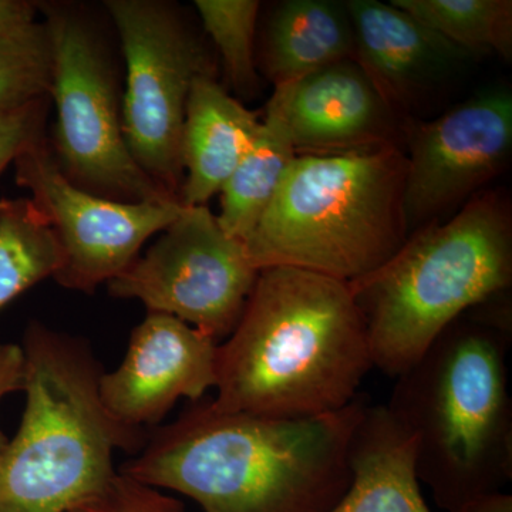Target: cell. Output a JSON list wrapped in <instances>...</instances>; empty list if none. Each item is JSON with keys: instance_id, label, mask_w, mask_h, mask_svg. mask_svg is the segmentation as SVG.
Masks as SVG:
<instances>
[{"instance_id": "obj_1", "label": "cell", "mask_w": 512, "mask_h": 512, "mask_svg": "<svg viewBox=\"0 0 512 512\" xmlns=\"http://www.w3.org/2000/svg\"><path fill=\"white\" fill-rule=\"evenodd\" d=\"M367 403L274 419L191 403L151 431L120 473L195 501L204 512H328L352 481L350 447Z\"/></svg>"}, {"instance_id": "obj_2", "label": "cell", "mask_w": 512, "mask_h": 512, "mask_svg": "<svg viewBox=\"0 0 512 512\" xmlns=\"http://www.w3.org/2000/svg\"><path fill=\"white\" fill-rule=\"evenodd\" d=\"M365 319L349 282L269 266L217 352L222 412L312 419L345 409L373 369Z\"/></svg>"}, {"instance_id": "obj_3", "label": "cell", "mask_w": 512, "mask_h": 512, "mask_svg": "<svg viewBox=\"0 0 512 512\" xmlns=\"http://www.w3.org/2000/svg\"><path fill=\"white\" fill-rule=\"evenodd\" d=\"M511 340L504 292L454 320L397 377L386 407L413 437L417 478L441 510L460 512L511 481Z\"/></svg>"}, {"instance_id": "obj_4", "label": "cell", "mask_w": 512, "mask_h": 512, "mask_svg": "<svg viewBox=\"0 0 512 512\" xmlns=\"http://www.w3.org/2000/svg\"><path fill=\"white\" fill-rule=\"evenodd\" d=\"M20 348L25 410L0 453V512H70L117 476L114 451L138 453L147 433L104 409L86 340L33 320Z\"/></svg>"}, {"instance_id": "obj_5", "label": "cell", "mask_w": 512, "mask_h": 512, "mask_svg": "<svg viewBox=\"0 0 512 512\" xmlns=\"http://www.w3.org/2000/svg\"><path fill=\"white\" fill-rule=\"evenodd\" d=\"M349 284L373 365L387 376L403 375L454 320L510 291L507 192H481L448 220L413 232L386 264Z\"/></svg>"}, {"instance_id": "obj_6", "label": "cell", "mask_w": 512, "mask_h": 512, "mask_svg": "<svg viewBox=\"0 0 512 512\" xmlns=\"http://www.w3.org/2000/svg\"><path fill=\"white\" fill-rule=\"evenodd\" d=\"M402 147L298 156L245 239L256 269L292 266L355 282L409 238Z\"/></svg>"}, {"instance_id": "obj_7", "label": "cell", "mask_w": 512, "mask_h": 512, "mask_svg": "<svg viewBox=\"0 0 512 512\" xmlns=\"http://www.w3.org/2000/svg\"><path fill=\"white\" fill-rule=\"evenodd\" d=\"M53 50L50 103L56 110L55 146L70 183L107 200L177 201L138 167L123 133L116 67L96 20L83 6L37 2Z\"/></svg>"}, {"instance_id": "obj_8", "label": "cell", "mask_w": 512, "mask_h": 512, "mask_svg": "<svg viewBox=\"0 0 512 512\" xmlns=\"http://www.w3.org/2000/svg\"><path fill=\"white\" fill-rule=\"evenodd\" d=\"M104 8L126 63L121 117L128 150L147 177L178 201L188 97L198 77L215 76L214 57L173 3L107 0Z\"/></svg>"}, {"instance_id": "obj_9", "label": "cell", "mask_w": 512, "mask_h": 512, "mask_svg": "<svg viewBox=\"0 0 512 512\" xmlns=\"http://www.w3.org/2000/svg\"><path fill=\"white\" fill-rule=\"evenodd\" d=\"M259 269L207 205L183 207L146 254L109 282L114 298L183 320L225 340L237 328Z\"/></svg>"}, {"instance_id": "obj_10", "label": "cell", "mask_w": 512, "mask_h": 512, "mask_svg": "<svg viewBox=\"0 0 512 512\" xmlns=\"http://www.w3.org/2000/svg\"><path fill=\"white\" fill-rule=\"evenodd\" d=\"M16 183L52 225L63 264L55 281L70 291L93 293L138 258L148 239L178 217V201L120 202L70 183L43 137L16 158Z\"/></svg>"}, {"instance_id": "obj_11", "label": "cell", "mask_w": 512, "mask_h": 512, "mask_svg": "<svg viewBox=\"0 0 512 512\" xmlns=\"http://www.w3.org/2000/svg\"><path fill=\"white\" fill-rule=\"evenodd\" d=\"M404 218L409 235L457 214L507 170L512 94L491 87L429 121H409Z\"/></svg>"}, {"instance_id": "obj_12", "label": "cell", "mask_w": 512, "mask_h": 512, "mask_svg": "<svg viewBox=\"0 0 512 512\" xmlns=\"http://www.w3.org/2000/svg\"><path fill=\"white\" fill-rule=\"evenodd\" d=\"M220 343L164 313L148 312L130 335L123 362L103 372L104 409L126 429L157 426L180 399H204L217 383Z\"/></svg>"}, {"instance_id": "obj_13", "label": "cell", "mask_w": 512, "mask_h": 512, "mask_svg": "<svg viewBox=\"0 0 512 512\" xmlns=\"http://www.w3.org/2000/svg\"><path fill=\"white\" fill-rule=\"evenodd\" d=\"M266 110L285 124L298 156L404 148L409 126L355 59L274 87Z\"/></svg>"}, {"instance_id": "obj_14", "label": "cell", "mask_w": 512, "mask_h": 512, "mask_svg": "<svg viewBox=\"0 0 512 512\" xmlns=\"http://www.w3.org/2000/svg\"><path fill=\"white\" fill-rule=\"evenodd\" d=\"M356 60L404 120L433 101L474 57L406 10L379 0H348Z\"/></svg>"}, {"instance_id": "obj_15", "label": "cell", "mask_w": 512, "mask_h": 512, "mask_svg": "<svg viewBox=\"0 0 512 512\" xmlns=\"http://www.w3.org/2000/svg\"><path fill=\"white\" fill-rule=\"evenodd\" d=\"M262 119L227 92L215 76L195 80L181 137L183 207L207 205L221 192L254 143Z\"/></svg>"}, {"instance_id": "obj_16", "label": "cell", "mask_w": 512, "mask_h": 512, "mask_svg": "<svg viewBox=\"0 0 512 512\" xmlns=\"http://www.w3.org/2000/svg\"><path fill=\"white\" fill-rule=\"evenodd\" d=\"M352 481L328 512H431L420 491L414 440L386 406H370L350 447Z\"/></svg>"}, {"instance_id": "obj_17", "label": "cell", "mask_w": 512, "mask_h": 512, "mask_svg": "<svg viewBox=\"0 0 512 512\" xmlns=\"http://www.w3.org/2000/svg\"><path fill=\"white\" fill-rule=\"evenodd\" d=\"M356 60V37L346 2L285 0L272 9L261 33L256 62L274 87L306 74Z\"/></svg>"}, {"instance_id": "obj_18", "label": "cell", "mask_w": 512, "mask_h": 512, "mask_svg": "<svg viewBox=\"0 0 512 512\" xmlns=\"http://www.w3.org/2000/svg\"><path fill=\"white\" fill-rule=\"evenodd\" d=\"M298 157L282 120L265 109L254 143L221 190V228L245 242Z\"/></svg>"}, {"instance_id": "obj_19", "label": "cell", "mask_w": 512, "mask_h": 512, "mask_svg": "<svg viewBox=\"0 0 512 512\" xmlns=\"http://www.w3.org/2000/svg\"><path fill=\"white\" fill-rule=\"evenodd\" d=\"M63 264L52 225L30 198L0 200V312Z\"/></svg>"}, {"instance_id": "obj_20", "label": "cell", "mask_w": 512, "mask_h": 512, "mask_svg": "<svg viewBox=\"0 0 512 512\" xmlns=\"http://www.w3.org/2000/svg\"><path fill=\"white\" fill-rule=\"evenodd\" d=\"M473 57L512 56L511 0H392Z\"/></svg>"}, {"instance_id": "obj_21", "label": "cell", "mask_w": 512, "mask_h": 512, "mask_svg": "<svg viewBox=\"0 0 512 512\" xmlns=\"http://www.w3.org/2000/svg\"><path fill=\"white\" fill-rule=\"evenodd\" d=\"M202 28L211 37L232 89L252 97L261 89L256 62V26L261 3L256 0H195Z\"/></svg>"}, {"instance_id": "obj_22", "label": "cell", "mask_w": 512, "mask_h": 512, "mask_svg": "<svg viewBox=\"0 0 512 512\" xmlns=\"http://www.w3.org/2000/svg\"><path fill=\"white\" fill-rule=\"evenodd\" d=\"M52 73L45 22L0 29V110L49 97Z\"/></svg>"}, {"instance_id": "obj_23", "label": "cell", "mask_w": 512, "mask_h": 512, "mask_svg": "<svg viewBox=\"0 0 512 512\" xmlns=\"http://www.w3.org/2000/svg\"><path fill=\"white\" fill-rule=\"evenodd\" d=\"M70 512H185V508L178 498L119 471L106 488Z\"/></svg>"}, {"instance_id": "obj_24", "label": "cell", "mask_w": 512, "mask_h": 512, "mask_svg": "<svg viewBox=\"0 0 512 512\" xmlns=\"http://www.w3.org/2000/svg\"><path fill=\"white\" fill-rule=\"evenodd\" d=\"M50 97L0 110V173L40 138L46 137Z\"/></svg>"}, {"instance_id": "obj_25", "label": "cell", "mask_w": 512, "mask_h": 512, "mask_svg": "<svg viewBox=\"0 0 512 512\" xmlns=\"http://www.w3.org/2000/svg\"><path fill=\"white\" fill-rule=\"evenodd\" d=\"M23 353L20 345L0 342V403L9 394L22 392ZM8 436L0 427V453L8 443Z\"/></svg>"}, {"instance_id": "obj_26", "label": "cell", "mask_w": 512, "mask_h": 512, "mask_svg": "<svg viewBox=\"0 0 512 512\" xmlns=\"http://www.w3.org/2000/svg\"><path fill=\"white\" fill-rule=\"evenodd\" d=\"M37 2L29 0H0V29L16 28L37 22Z\"/></svg>"}, {"instance_id": "obj_27", "label": "cell", "mask_w": 512, "mask_h": 512, "mask_svg": "<svg viewBox=\"0 0 512 512\" xmlns=\"http://www.w3.org/2000/svg\"><path fill=\"white\" fill-rule=\"evenodd\" d=\"M460 512H512V497L501 491L481 495L468 503Z\"/></svg>"}]
</instances>
